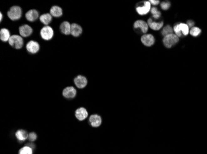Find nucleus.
<instances>
[{
	"instance_id": "f257e3e1",
	"label": "nucleus",
	"mask_w": 207,
	"mask_h": 154,
	"mask_svg": "<svg viewBox=\"0 0 207 154\" xmlns=\"http://www.w3.org/2000/svg\"><path fill=\"white\" fill-rule=\"evenodd\" d=\"M22 16V10L20 7L14 6L10 8L8 12V16L12 21L19 20Z\"/></svg>"
},
{
	"instance_id": "f03ea898",
	"label": "nucleus",
	"mask_w": 207,
	"mask_h": 154,
	"mask_svg": "<svg viewBox=\"0 0 207 154\" xmlns=\"http://www.w3.org/2000/svg\"><path fill=\"white\" fill-rule=\"evenodd\" d=\"M9 44L13 48L19 49H21L24 44V40L21 36L14 35L10 37L9 40Z\"/></svg>"
},
{
	"instance_id": "7ed1b4c3",
	"label": "nucleus",
	"mask_w": 207,
	"mask_h": 154,
	"mask_svg": "<svg viewBox=\"0 0 207 154\" xmlns=\"http://www.w3.org/2000/svg\"><path fill=\"white\" fill-rule=\"evenodd\" d=\"M179 37L175 34H171L164 36L163 39V43L168 48H171L179 41Z\"/></svg>"
},
{
	"instance_id": "20e7f679",
	"label": "nucleus",
	"mask_w": 207,
	"mask_h": 154,
	"mask_svg": "<svg viewBox=\"0 0 207 154\" xmlns=\"http://www.w3.org/2000/svg\"><path fill=\"white\" fill-rule=\"evenodd\" d=\"M54 35L53 30L50 26H45L40 31V35L42 38L46 41L50 40Z\"/></svg>"
},
{
	"instance_id": "39448f33",
	"label": "nucleus",
	"mask_w": 207,
	"mask_h": 154,
	"mask_svg": "<svg viewBox=\"0 0 207 154\" xmlns=\"http://www.w3.org/2000/svg\"><path fill=\"white\" fill-rule=\"evenodd\" d=\"M74 83L75 85L80 89L84 88L88 84L87 78L82 75H78L74 79Z\"/></svg>"
},
{
	"instance_id": "423d86ee",
	"label": "nucleus",
	"mask_w": 207,
	"mask_h": 154,
	"mask_svg": "<svg viewBox=\"0 0 207 154\" xmlns=\"http://www.w3.org/2000/svg\"><path fill=\"white\" fill-rule=\"evenodd\" d=\"M151 9V3L149 1H144L143 5L138 6L137 7L136 10L139 15L146 14Z\"/></svg>"
},
{
	"instance_id": "0eeeda50",
	"label": "nucleus",
	"mask_w": 207,
	"mask_h": 154,
	"mask_svg": "<svg viewBox=\"0 0 207 154\" xmlns=\"http://www.w3.org/2000/svg\"><path fill=\"white\" fill-rule=\"evenodd\" d=\"M26 49L29 53L31 54H35L39 51L40 46L37 41H30L26 45Z\"/></svg>"
},
{
	"instance_id": "6e6552de",
	"label": "nucleus",
	"mask_w": 207,
	"mask_h": 154,
	"mask_svg": "<svg viewBox=\"0 0 207 154\" xmlns=\"http://www.w3.org/2000/svg\"><path fill=\"white\" fill-rule=\"evenodd\" d=\"M75 116L78 120L83 121L88 117V112L85 108L80 107L76 110Z\"/></svg>"
},
{
	"instance_id": "1a4fd4ad",
	"label": "nucleus",
	"mask_w": 207,
	"mask_h": 154,
	"mask_svg": "<svg viewBox=\"0 0 207 154\" xmlns=\"http://www.w3.org/2000/svg\"><path fill=\"white\" fill-rule=\"evenodd\" d=\"M142 43L146 46H151L154 43V38L151 34L144 35L141 38Z\"/></svg>"
},
{
	"instance_id": "9d476101",
	"label": "nucleus",
	"mask_w": 207,
	"mask_h": 154,
	"mask_svg": "<svg viewBox=\"0 0 207 154\" xmlns=\"http://www.w3.org/2000/svg\"><path fill=\"white\" fill-rule=\"evenodd\" d=\"M89 121L93 127L97 128L101 126L102 123V118L99 115L94 114L90 116Z\"/></svg>"
},
{
	"instance_id": "9b49d317",
	"label": "nucleus",
	"mask_w": 207,
	"mask_h": 154,
	"mask_svg": "<svg viewBox=\"0 0 207 154\" xmlns=\"http://www.w3.org/2000/svg\"><path fill=\"white\" fill-rule=\"evenodd\" d=\"M76 95V90L73 86H68L63 91V96L67 99H73Z\"/></svg>"
},
{
	"instance_id": "f8f14e48",
	"label": "nucleus",
	"mask_w": 207,
	"mask_h": 154,
	"mask_svg": "<svg viewBox=\"0 0 207 154\" xmlns=\"http://www.w3.org/2000/svg\"><path fill=\"white\" fill-rule=\"evenodd\" d=\"M19 30L20 35L23 37H28L30 36L33 31V29L28 25H24L21 26Z\"/></svg>"
},
{
	"instance_id": "ddd939ff",
	"label": "nucleus",
	"mask_w": 207,
	"mask_h": 154,
	"mask_svg": "<svg viewBox=\"0 0 207 154\" xmlns=\"http://www.w3.org/2000/svg\"><path fill=\"white\" fill-rule=\"evenodd\" d=\"M135 29H139L141 32L145 33L148 30V25L144 21H137L134 25Z\"/></svg>"
},
{
	"instance_id": "4468645a",
	"label": "nucleus",
	"mask_w": 207,
	"mask_h": 154,
	"mask_svg": "<svg viewBox=\"0 0 207 154\" xmlns=\"http://www.w3.org/2000/svg\"><path fill=\"white\" fill-rule=\"evenodd\" d=\"M39 17L38 12L35 9H31L26 14V18L29 22H34Z\"/></svg>"
},
{
	"instance_id": "2eb2a0df",
	"label": "nucleus",
	"mask_w": 207,
	"mask_h": 154,
	"mask_svg": "<svg viewBox=\"0 0 207 154\" xmlns=\"http://www.w3.org/2000/svg\"><path fill=\"white\" fill-rule=\"evenodd\" d=\"M83 32V29L80 26L77 24H73L71 25V34L75 37H78L81 35Z\"/></svg>"
},
{
	"instance_id": "dca6fc26",
	"label": "nucleus",
	"mask_w": 207,
	"mask_h": 154,
	"mask_svg": "<svg viewBox=\"0 0 207 154\" xmlns=\"http://www.w3.org/2000/svg\"><path fill=\"white\" fill-rule=\"evenodd\" d=\"M60 29L62 33H63L66 35H68L69 34H71V25L69 24L68 22L65 21L60 25Z\"/></svg>"
},
{
	"instance_id": "f3484780",
	"label": "nucleus",
	"mask_w": 207,
	"mask_h": 154,
	"mask_svg": "<svg viewBox=\"0 0 207 154\" xmlns=\"http://www.w3.org/2000/svg\"><path fill=\"white\" fill-rule=\"evenodd\" d=\"M16 138L20 141H24L28 138L29 134H28L27 131L24 129H19L16 131Z\"/></svg>"
},
{
	"instance_id": "a211bd4d",
	"label": "nucleus",
	"mask_w": 207,
	"mask_h": 154,
	"mask_svg": "<svg viewBox=\"0 0 207 154\" xmlns=\"http://www.w3.org/2000/svg\"><path fill=\"white\" fill-rule=\"evenodd\" d=\"M50 14L52 16L55 17H59L62 16L63 14V10L62 9L57 6H54L52 7L50 9Z\"/></svg>"
},
{
	"instance_id": "6ab92c4d",
	"label": "nucleus",
	"mask_w": 207,
	"mask_h": 154,
	"mask_svg": "<svg viewBox=\"0 0 207 154\" xmlns=\"http://www.w3.org/2000/svg\"><path fill=\"white\" fill-rule=\"evenodd\" d=\"M163 22H161L159 23H157V22H154L153 21V20L151 19H149L148 21V25L149 27H150V28L154 30H160L163 26Z\"/></svg>"
},
{
	"instance_id": "aec40b11",
	"label": "nucleus",
	"mask_w": 207,
	"mask_h": 154,
	"mask_svg": "<svg viewBox=\"0 0 207 154\" xmlns=\"http://www.w3.org/2000/svg\"><path fill=\"white\" fill-rule=\"evenodd\" d=\"M10 32L6 29H2L0 30V39L1 41L6 42L9 41L10 37Z\"/></svg>"
},
{
	"instance_id": "412c9836",
	"label": "nucleus",
	"mask_w": 207,
	"mask_h": 154,
	"mask_svg": "<svg viewBox=\"0 0 207 154\" xmlns=\"http://www.w3.org/2000/svg\"><path fill=\"white\" fill-rule=\"evenodd\" d=\"M52 20V16L50 14L48 13L44 14L40 17V22L46 26L48 25L51 22Z\"/></svg>"
},
{
	"instance_id": "4be33fe9",
	"label": "nucleus",
	"mask_w": 207,
	"mask_h": 154,
	"mask_svg": "<svg viewBox=\"0 0 207 154\" xmlns=\"http://www.w3.org/2000/svg\"><path fill=\"white\" fill-rule=\"evenodd\" d=\"M19 154H33V151L30 146H26L19 150Z\"/></svg>"
},
{
	"instance_id": "5701e85b",
	"label": "nucleus",
	"mask_w": 207,
	"mask_h": 154,
	"mask_svg": "<svg viewBox=\"0 0 207 154\" xmlns=\"http://www.w3.org/2000/svg\"><path fill=\"white\" fill-rule=\"evenodd\" d=\"M179 26H180V30L182 31V33L184 36L187 35L189 33V27H188V26L185 24H184V23L179 24Z\"/></svg>"
},
{
	"instance_id": "b1692460",
	"label": "nucleus",
	"mask_w": 207,
	"mask_h": 154,
	"mask_svg": "<svg viewBox=\"0 0 207 154\" xmlns=\"http://www.w3.org/2000/svg\"><path fill=\"white\" fill-rule=\"evenodd\" d=\"M173 28L170 26H167L163 29L161 33L164 36H166L169 35L173 34Z\"/></svg>"
},
{
	"instance_id": "393cba45",
	"label": "nucleus",
	"mask_w": 207,
	"mask_h": 154,
	"mask_svg": "<svg viewBox=\"0 0 207 154\" xmlns=\"http://www.w3.org/2000/svg\"><path fill=\"white\" fill-rule=\"evenodd\" d=\"M202 32V30L199 27H194L193 28L191 29V30L190 31V33L191 35H192L193 36H198L200 35Z\"/></svg>"
},
{
	"instance_id": "a878e982",
	"label": "nucleus",
	"mask_w": 207,
	"mask_h": 154,
	"mask_svg": "<svg viewBox=\"0 0 207 154\" xmlns=\"http://www.w3.org/2000/svg\"><path fill=\"white\" fill-rule=\"evenodd\" d=\"M151 12L152 13V14L153 15V17L156 19H158L161 16V12L157 9V8L156 7H153L151 9Z\"/></svg>"
},
{
	"instance_id": "bb28decb",
	"label": "nucleus",
	"mask_w": 207,
	"mask_h": 154,
	"mask_svg": "<svg viewBox=\"0 0 207 154\" xmlns=\"http://www.w3.org/2000/svg\"><path fill=\"white\" fill-rule=\"evenodd\" d=\"M174 32L175 33V35L178 36V37H180L182 35V31H181V30H180V26L179 24H177L174 26Z\"/></svg>"
},
{
	"instance_id": "cd10ccee",
	"label": "nucleus",
	"mask_w": 207,
	"mask_h": 154,
	"mask_svg": "<svg viewBox=\"0 0 207 154\" xmlns=\"http://www.w3.org/2000/svg\"><path fill=\"white\" fill-rule=\"evenodd\" d=\"M161 7L163 10H168L171 7V3L169 1H164L161 4Z\"/></svg>"
},
{
	"instance_id": "c85d7f7f",
	"label": "nucleus",
	"mask_w": 207,
	"mask_h": 154,
	"mask_svg": "<svg viewBox=\"0 0 207 154\" xmlns=\"http://www.w3.org/2000/svg\"><path fill=\"white\" fill-rule=\"evenodd\" d=\"M37 134L34 133V132H32V133H30L29 134V136H28V139L30 141H35L36 139H37Z\"/></svg>"
},
{
	"instance_id": "c756f323",
	"label": "nucleus",
	"mask_w": 207,
	"mask_h": 154,
	"mask_svg": "<svg viewBox=\"0 0 207 154\" xmlns=\"http://www.w3.org/2000/svg\"><path fill=\"white\" fill-rule=\"evenodd\" d=\"M187 25L188 26V27L189 28H193L194 26V25H195V23H194V22L193 21H188L187 22Z\"/></svg>"
},
{
	"instance_id": "7c9ffc66",
	"label": "nucleus",
	"mask_w": 207,
	"mask_h": 154,
	"mask_svg": "<svg viewBox=\"0 0 207 154\" xmlns=\"http://www.w3.org/2000/svg\"><path fill=\"white\" fill-rule=\"evenodd\" d=\"M149 2H150V3H151L152 4L154 5V6L158 5L159 3V1H155V0H151Z\"/></svg>"
},
{
	"instance_id": "2f4dec72",
	"label": "nucleus",
	"mask_w": 207,
	"mask_h": 154,
	"mask_svg": "<svg viewBox=\"0 0 207 154\" xmlns=\"http://www.w3.org/2000/svg\"><path fill=\"white\" fill-rule=\"evenodd\" d=\"M0 16H1V21H2V19H3V14H2L1 12V14H0Z\"/></svg>"
}]
</instances>
